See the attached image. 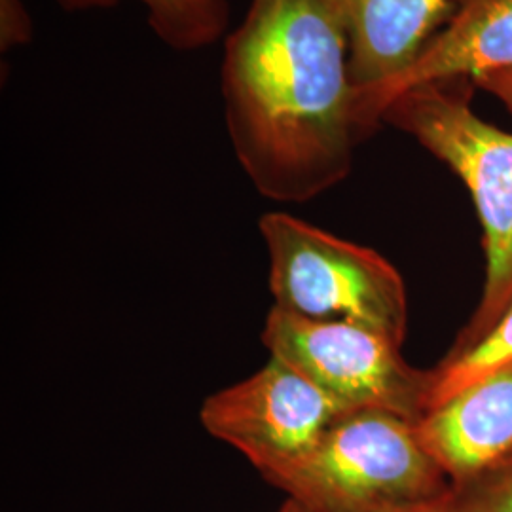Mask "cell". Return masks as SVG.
Returning a JSON list of instances; mask_svg holds the SVG:
<instances>
[{
    "label": "cell",
    "instance_id": "6da1fadb",
    "mask_svg": "<svg viewBox=\"0 0 512 512\" xmlns=\"http://www.w3.org/2000/svg\"><path fill=\"white\" fill-rule=\"evenodd\" d=\"M220 88L230 143L264 198L304 203L344 181L365 141L349 0H251L224 42Z\"/></svg>",
    "mask_w": 512,
    "mask_h": 512
},
{
    "label": "cell",
    "instance_id": "7a4b0ae2",
    "mask_svg": "<svg viewBox=\"0 0 512 512\" xmlns=\"http://www.w3.org/2000/svg\"><path fill=\"white\" fill-rule=\"evenodd\" d=\"M469 78L421 84L395 97L382 124L401 129L469 188L484 230L486 283L469 325L448 353L473 348L512 304V133L473 110Z\"/></svg>",
    "mask_w": 512,
    "mask_h": 512
},
{
    "label": "cell",
    "instance_id": "3957f363",
    "mask_svg": "<svg viewBox=\"0 0 512 512\" xmlns=\"http://www.w3.org/2000/svg\"><path fill=\"white\" fill-rule=\"evenodd\" d=\"M264 480L308 512H399L440 501L454 486L416 421L385 410L349 412Z\"/></svg>",
    "mask_w": 512,
    "mask_h": 512
},
{
    "label": "cell",
    "instance_id": "277c9868",
    "mask_svg": "<svg viewBox=\"0 0 512 512\" xmlns=\"http://www.w3.org/2000/svg\"><path fill=\"white\" fill-rule=\"evenodd\" d=\"M258 228L275 308L311 321L363 325L403 346L406 289L387 258L289 213H266Z\"/></svg>",
    "mask_w": 512,
    "mask_h": 512
},
{
    "label": "cell",
    "instance_id": "5b68a950",
    "mask_svg": "<svg viewBox=\"0 0 512 512\" xmlns=\"http://www.w3.org/2000/svg\"><path fill=\"white\" fill-rule=\"evenodd\" d=\"M262 342L270 357L302 372L348 410H385L418 421L427 410L431 370L404 361L382 332L346 321H311L272 308Z\"/></svg>",
    "mask_w": 512,
    "mask_h": 512
},
{
    "label": "cell",
    "instance_id": "8992f818",
    "mask_svg": "<svg viewBox=\"0 0 512 512\" xmlns=\"http://www.w3.org/2000/svg\"><path fill=\"white\" fill-rule=\"evenodd\" d=\"M349 412L321 387L281 359L207 397L203 429L236 448L262 476L306 456Z\"/></svg>",
    "mask_w": 512,
    "mask_h": 512
},
{
    "label": "cell",
    "instance_id": "52a82bcc",
    "mask_svg": "<svg viewBox=\"0 0 512 512\" xmlns=\"http://www.w3.org/2000/svg\"><path fill=\"white\" fill-rule=\"evenodd\" d=\"M512 69V0H456L446 25L410 67L353 97L355 122L368 139L382 126L385 107L421 84Z\"/></svg>",
    "mask_w": 512,
    "mask_h": 512
},
{
    "label": "cell",
    "instance_id": "ba28073f",
    "mask_svg": "<svg viewBox=\"0 0 512 512\" xmlns=\"http://www.w3.org/2000/svg\"><path fill=\"white\" fill-rule=\"evenodd\" d=\"M418 435L452 484L512 456V363L478 378L416 421Z\"/></svg>",
    "mask_w": 512,
    "mask_h": 512
},
{
    "label": "cell",
    "instance_id": "9c48e42d",
    "mask_svg": "<svg viewBox=\"0 0 512 512\" xmlns=\"http://www.w3.org/2000/svg\"><path fill=\"white\" fill-rule=\"evenodd\" d=\"M456 0H349V74L357 92L403 73L452 16Z\"/></svg>",
    "mask_w": 512,
    "mask_h": 512
},
{
    "label": "cell",
    "instance_id": "30bf717a",
    "mask_svg": "<svg viewBox=\"0 0 512 512\" xmlns=\"http://www.w3.org/2000/svg\"><path fill=\"white\" fill-rule=\"evenodd\" d=\"M67 10L114 6L120 0H57ZM148 23L169 48L190 52L211 46L228 27L226 0H139Z\"/></svg>",
    "mask_w": 512,
    "mask_h": 512
},
{
    "label": "cell",
    "instance_id": "8fae6325",
    "mask_svg": "<svg viewBox=\"0 0 512 512\" xmlns=\"http://www.w3.org/2000/svg\"><path fill=\"white\" fill-rule=\"evenodd\" d=\"M512 363V304L478 344L461 353H448L433 372L427 410L448 401L478 378ZM425 410V412H427Z\"/></svg>",
    "mask_w": 512,
    "mask_h": 512
},
{
    "label": "cell",
    "instance_id": "7c38bea8",
    "mask_svg": "<svg viewBox=\"0 0 512 512\" xmlns=\"http://www.w3.org/2000/svg\"><path fill=\"white\" fill-rule=\"evenodd\" d=\"M448 512H512V456L452 486Z\"/></svg>",
    "mask_w": 512,
    "mask_h": 512
},
{
    "label": "cell",
    "instance_id": "4fadbf2b",
    "mask_svg": "<svg viewBox=\"0 0 512 512\" xmlns=\"http://www.w3.org/2000/svg\"><path fill=\"white\" fill-rule=\"evenodd\" d=\"M2 4V50L27 42L31 37V21L21 0H0Z\"/></svg>",
    "mask_w": 512,
    "mask_h": 512
},
{
    "label": "cell",
    "instance_id": "5bb4252c",
    "mask_svg": "<svg viewBox=\"0 0 512 512\" xmlns=\"http://www.w3.org/2000/svg\"><path fill=\"white\" fill-rule=\"evenodd\" d=\"M473 84L476 88L497 97L512 114V69L480 74L473 80Z\"/></svg>",
    "mask_w": 512,
    "mask_h": 512
},
{
    "label": "cell",
    "instance_id": "9a60e30c",
    "mask_svg": "<svg viewBox=\"0 0 512 512\" xmlns=\"http://www.w3.org/2000/svg\"><path fill=\"white\" fill-rule=\"evenodd\" d=\"M446 497H448V495H446ZM446 497H444V499H440V501H435V503L418 505V507H412V509H404V511L399 512H448V507H446Z\"/></svg>",
    "mask_w": 512,
    "mask_h": 512
},
{
    "label": "cell",
    "instance_id": "2e32d148",
    "mask_svg": "<svg viewBox=\"0 0 512 512\" xmlns=\"http://www.w3.org/2000/svg\"><path fill=\"white\" fill-rule=\"evenodd\" d=\"M279 512H308L304 507H300L293 499H287L285 505L279 509Z\"/></svg>",
    "mask_w": 512,
    "mask_h": 512
}]
</instances>
